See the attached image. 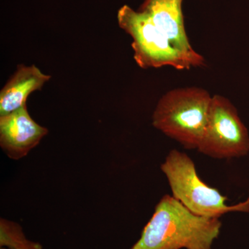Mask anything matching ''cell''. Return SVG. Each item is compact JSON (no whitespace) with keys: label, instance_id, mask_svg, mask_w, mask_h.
I'll list each match as a JSON object with an SVG mask.
<instances>
[{"label":"cell","instance_id":"obj_4","mask_svg":"<svg viewBox=\"0 0 249 249\" xmlns=\"http://www.w3.org/2000/svg\"><path fill=\"white\" fill-rule=\"evenodd\" d=\"M117 19L121 29L132 37L134 59L141 68L168 66L183 70L204 67L178 50L142 11L124 5L118 11Z\"/></svg>","mask_w":249,"mask_h":249},{"label":"cell","instance_id":"obj_7","mask_svg":"<svg viewBox=\"0 0 249 249\" xmlns=\"http://www.w3.org/2000/svg\"><path fill=\"white\" fill-rule=\"evenodd\" d=\"M182 2L183 0H145L139 11L148 16L178 50L204 66V57L193 49L187 36Z\"/></svg>","mask_w":249,"mask_h":249},{"label":"cell","instance_id":"obj_5","mask_svg":"<svg viewBox=\"0 0 249 249\" xmlns=\"http://www.w3.org/2000/svg\"><path fill=\"white\" fill-rule=\"evenodd\" d=\"M198 151L218 160L243 157L249 152L248 129L228 98L212 97L207 124Z\"/></svg>","mask_w":249,"mask_h":249},{"label":"cell","instance_id":"obj_2","mask_svg":"<svg viewBox=\"0 0 249 249\" xmlns=\"http://www.w3.org/2000/svg\"><path fill=\"white\" fill-rule=\"evenodd\" d=\"M212 97L202 88H178L160 98L152 125L188 150H197L204 137Z\"/></svg>","mask_w":249,"mask_h":249},{"label":"cell","instance_id":"obj_9","mask_svg":"<svg viewBox=\"0 0 249 249\" xmlns=\"http://www.w3.org/2000/svg\"><path fill=\"white\" fill-rule=\"evenodd\" d=\"M0 249H43L38 242L27 238L18 223L0 219Z\"/></svg>","mask_w":249,"mask_h":249},{"label":"cell","instance_id":"obj_1","mask_svg":"<svg viewBox=\"0 0 249 249\" xmlns=\"http://www.w3.org/2000/svg\"><path fill=\"white\" fill-rule=\"evenodd\" d=\"M222 226L219 218L196 215L165 195L130 249H212Z\"/></svg>","mask_w":249,"mask_h":249},{"label":"cell","instance_id":"obj_3","mask_svg":"<svg viewBox=\"0 0 249 249\" xmlns=\"http://www.w3.org/2000/svg\"><path fill=\"white\" fill-rule=\"evenodd\" d=\"M160 169L174 197L196 215L219 218L228 213L249 212V196L243 202L229 206L227 196L199 178L194 162L184 152L171 150Z\"/></svg>","mask_w":249,"mask_h":249},{"label":"cell","instance_id":"obj_8","mask_svg":"<svg viewBox=\"0 0 249 249\" xmlns=\"http://www.w3.org/2000/svg\"><path fill=\"white\" fill-rule=\"evenodd\" d=\"M51 78L35 65H18L17 70L0 92V116L26 106L29 95L42 89Z\"/></svg>","mask_w":249,"mask_h":249},{"label":"cell","instance_id":"obj_6","mask_svg":"<svg viewBox=\"0 0 249 249\" xmlns=\"http://www.w3.org/2000/svg\"><path fill=\"white\" fill-rule=\"evenodd\" d=\"M47 134L48 129L31 118L27 105L0 116V145L11 160L26 157Z\"/></svg>","mask_w":249,"mask_h":249}]
</instances>
